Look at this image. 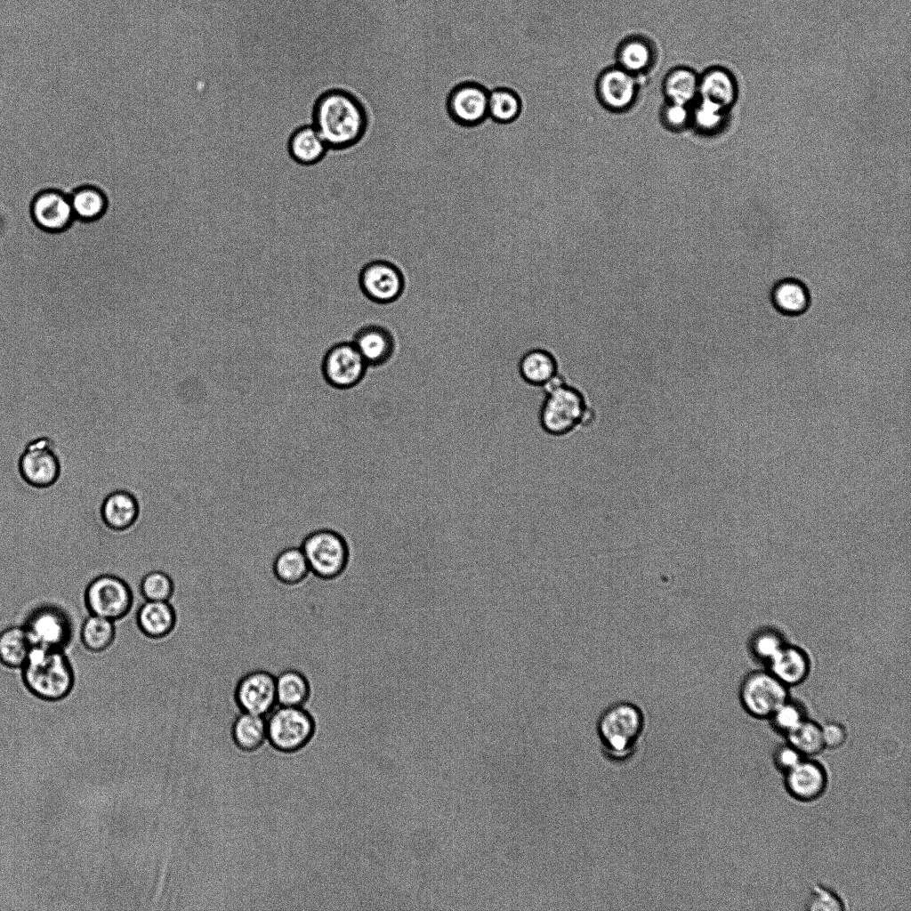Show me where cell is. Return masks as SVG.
I'll return each mask as SVG.
<instances>
[{"label":"cell","mask_w":911,"mask_h":911,"mask_svg":"<svg viewBox=\"0 0 911 911\" xmlns=\"http://www.w3.org/2000/svg\"><path fill=\"white\" fill-rule=\"evenodd\" d=\"M647 729L643 708L631 700H618L607 705L596 721V734L602 755L610 762L622 764L636 754Z\"/></svg>","instance_id":"cell-1"},{"label":"cell","mask_w":911,"mask_h":911,"mask_svg":"<svg viewBox=\"0 0 911 911\" xmlns=\"http://www.w3.org/2000/svg\"><path fill=\"white\" fill-rule=\"evenodd\" d=\"M544 398L538 410L541 430L551 437H563L589 425L595 418L583 390L560 373L541 387Z\"/></svg>","instance_id":"cell-2"},{"label":"cell","mask_w":911,"mask_h":911,"mask_svg":"<svg viewBox=\"0 0 911 911\" xmlns=\"http://www.w3.org/2000/svg\"><path fill=\"white\" fill-rule=\"evenodd\" d=\"M367 124L364 107L346 92H328L316 104L314 127L327 147L345 148L354 145L364 136Z\"/></svg>","instance_id":"cell-3"},{"label":"cell","mask_w":911,"mask_h":911,"mask_svg":"<svg viewBox=\"0 0 911 911\" xmlns=\"http://www.w3.org/2000/svg\"><path fill=\"white\" fill-rule=\"evenodd\" d=\"M20 670L26 689L44 701L62 700L75 686L73 665L62 649L33 647Z\"/></svg>","instance_id":"cell-4"},{"label":"cell","mask_w":911,"mask_h":911,"mask_svg":"<svg viewBox=\"0 0 911 911\" xmlns=\"http://www.w3.org/2000/svg\"><path fill=\"white\" fill-rule=\"evenodd\" d=\"M311 576L324 582L340 579L347 571L351 547L347 537L336 529L321 528L308 533L301 544Z\"/></svg>","instance_id":"cell-5"},{"label":"cell","mask_w":911,"mask_h":911,"mask_svg":"<svg viewBox=\"0 0 911 911\" xmlns=\"http://www.w3.org/2000/svg\"><path fill=\"white\" fill-rule=\"evenodd\" d=\"M266 722L267 739L276 750L285 754L307 746L317 730L316 718L306 706L277 705Z\"/></svg>","instance_id":"cell-6"},{"label":"cell","mask_w":911,"mask_h":911,"mask_svg":"<svg viewBox=\"0 0 911 911\" xmlns=\"http://www.w3.org/2000/svg\"><path fill=\"white\" fill-rule=\"evenodd\" d=\"M21 625L33 647L65 650L73 638V623L68 611L52 603L35 607Z\"/></svg>","instance_id":"cell-7"},{"label":"cell","mask_w":911,"mask_h":911,"mask_svg":"<svg viewBox=\"0 0 911 911\" xmlns=\"http://www.w3.org/2000/svg\"><path fill=\"white\" fill-rule=\"evenodd\" d=\"M61 461L54 441L40 437L28 442L18 460L21 480L36 489L54 486L61 475Z\"/></svg>","instance_id":"cell-8"},{"label":"cell","mask_w":911,"mask_h":911,"mask_svg":"<svg viewBox=\"0 0 911 911\" xmlns=\"http://www.w3.org/2000/svg\"><path fill=\"white\" fill-rule=\"evenodd\" d=\"M367 370V363L354 344L345 338L329 346L321 359V375L335 390L347 391L356 388Z\"/></svg>","instance_id":"cell-9"},{"label":"cell","mask_w":911,"mask_h":911,"mask_svg":"<svg viewBox=\"0 0 911 911\" xmlns=\"http://www.w3.org/2000/svg\"><path fill=\"white\" fill-rule=\"evenodd\" d=\"M90 614L117 621L131 611L133 595L129 584L121 577L104 574L94 577L84 593Z\"/></svg>","instance_id":"cell-10"},{"label":"cell","mask_w":911,"mask_h":911,"mask_svg":"<svg viewBox=\"0 0 911 911\" xmlns=\"http://www.w3.org/2000/svg\"><path fill=\"white\" fill-rule=\"evenodd\" d=\"M787 688L770 670H757L743 679L739 699L743 708L753 717L770 719L789 698Z\"/></svg>","instance_id":"cell-11"},{"label":"cell","mask_w":911,"mask_h":911,"mask_svg":"<svg viewBox=\"0 0 911 911\" xmlns=\"http://www.w3.org/2000/svg\"><path fill=\"white\" fill-rule=\"evenodd\" d=\"M232 697L239 712L266 717L278 705L276 675L263 669L251 670L237 681Z\"/></svg>","instance_id":"cell-12"},{"label":"cell","mask_w":911,"mask_h":911,"mask_svg":"<svg viewBox=\"0 0 911 911\" xmlns=\"http://www.w3.org/2000/svg\"><path fill=\"white\" fill-rule=\"evenodd\" d=\"M489 89L472 81H463L455 85L446 101L449 118L458 125L474 127L488 118Z\"/></svg>","instance_id":"cell-13"},{"label":"cell","mask_w":911,"mask_h":911,"mask_svg":"<svg viewBox=\"0 0 911 911\" xmlns=\"http://www.w3.org/2000/svg\"><path fill=\"white\" fill-rule=\"evenodd\" d=\"M29 213L33 223L49 234L65 232L76 222L69 193L55 188L39 190L32 198Z\"/></svg>","instance_id":"cell-14"},{"label":"cell","mask_w":911,"mask_h":911,"mask_svg":"<svg viewBox=\"0 0 911 911\" xmlns=\"http://www.w3.org/2000/svg\"><path fill=\"white\" fill-rule=\"evenodd\" d=\"M358 282L365 296L380 303L393 301L403 288L399 270L391 262L382 260L363 265L358 273Z\"/></svg>","instance_id":"cell-15"},{"label":"cell","mask_w":911,"mask_h":911,"mask_svg":"<svg viewBox=\"0 0 911 911\" xmlns=\"http://www.w3.org/2000/svg\"><path fill=\"white\" fill-rule=\"evenodd\" d=\"M785 775V786L797 801L810 802L820 798L828 785L825 767L816 760L804 757Z\"/></svg>","instance_id":"cell-16"},{"label":"cell","mask_w":911,"mask_h":911,"mask_svg":"<svg viewBox=\"0 0 911 911\" xmlns=\"http://www.w3.org/2000/svg\"><path fill=\"white\" fill-rule=\"evenodd\" d=\"M635 76L618 66L605 69L598 77L597 96L608 109L620 112L629 109L637 97Z\"/></svg>","instance_id":"cell-17"},{"label":"cell","mask_w":911,"mask_h":911,"mask_svg":"<svg viewBox=\"0 0 911 911\" xmlns=\"http://www.w3.org/2000/svg\"><path fill=\"white\" fill-rule=\"evenodd\" d=\"M103 524L110 530L123 532L137 522L141 506L135 495L126 489H117L106 496L100 509Z\"/></svg>","instance_id":"cell-18"},{"label":"cell","mask_w":911,"mask_h":911,"mask_svg":"<svg viewBox=\"0 0 911 911\" xmlns=\"http://www.w3.org/2000/svg\"><path fill=\"white\" fill-rule=\"evenodd\" d=\"M348 340L354 344L367 367L384 364L392 355L391 335L380 326H361L351 334Z\"/></svg>","instance_id":"cell-19"},{"label":"cell","mask_w":911,"mask_h":911,"mask_svg":"<svg viewBox=\"0 0 911 911\" xmlns=\"http://www.w3.org/2000/svg\"><path fill=\"white\" fill-rule=\"evenodd\" d=\"M136 623L145 636L160 640L175 630L178 615L170 601H146L137 611Z\"/></svg>","instance_id":"cell-20"},{"label":"cell","mask_w":911,"mask_h":911,"mask_svg":"<svg viewBox=\"0 0 911 911\" xmlns=\"http://www.w3.org/2000/svg\"><path fill=\"white\" fill-rule=\"evenodd\" d=\"M698 98L729 111L738 98L734 76L722 67L708 69L699 76Z\"/></svg>","instance_id":"cell-21"},{"label":"cell","mask_w":911,"mask_h":911,"mask_svg":"<svg viewBox=\"0 0 911 911\" xmlns=\"http://www.w3.org/2000/svg\"><path fill=\"white\" fill-rule=\"evenodd\" d=\"M770 299L773 308L786 317H797L806 312L811 300L806 285L795 278H785L774 283Z\"/></svg>","instance_id":"cell-22"},{"label":"cell","mask_w":911,"mask_h":911,"mask_svg":"<svg viewBox=\"0 0 911 911\" xmlns=\"http://www.w3.org/2000/svg\"><path fill=\"white\" fill-rule=\"evenodd\" d=\"M271 572L278 584L286 588H297L311 576L307 559L300 546H288L273 559Z\"/></svg>","instance_id":"cell-23"},{"label":"cell","mask_w":911,"mask_h":911,"mask_svg":"<svg viewBox=\"0 0 911 911\" xmlns=\"http://www.w3.org/2000/svg\"><path fill=\"white\" fill-rule=\"evenodd\" d=\"M770 671L786 686L802 682L810 673V661L805 651L786 643L769 662Z\"/></svg>","instance_id":"cell-24"},{"label":"cell","mask_w":911,"mask_h":911,"mask_svg":"<svg viewBox=\"0 0 911 911\" xmlns=\"http://www.w3.org/2000/svg\"><path fill=\"white\" fill-rule=\"evenodd\" d=\"M69 199L76 221L93 223L101 219L109 207L105 191L94 184L85 183L75 188Z\"/></svg>","instance_id":"cell-25"},{"label":"cell","mask_w":911,"mask_h":911,"mask_svg":"<svg viewBox=\"0 0 911 911\" xmlns=\"http://www.w3.org/2000/svg\"><path fill=\"white\" fill-rule=\"evenodd\" d=\"M560 373L554 353L537 348L527 351L520 360L519 374L528 385L541 388Z\"/></svg>","instance_id":"cell-26"},{"label":"cell","mask_w":911,"mask_h":911,"mask_svg":"<svg viewBox=\"0 0 911 911\" xmlns=\"http://www.w3.org/2000/svg\"><path fill=\"white\" fill-rule=\"evenodd\" d=\"M312 694V684L303 672L289 668L276 675L278 705L306 706Z\"/></svg>","instance_id":"cell-27"},{"label":"cell","mask_w":911,"mask_h":911,"mask_svg":"<svg viewBox=\"0 0 911 911\" xmlns=\"http://www.w3.org/2000/svg\"><path fill=\"white\" fill-rule=\"evenodd\" d=\"M231 738L240 750L254 752L267 739L266 717L239 712L231 725Z\"/></svg>","instance_id":"cell-28"},{"label":"cell","mask_w":911,"mask_h":911,"mask_svg":"<svg viewBox=\"0 0 911 911\" xmlns=\"http://www.w3.org/2000/svg\"><path fill=\"white\" fill-rule=\"evenodd\" d=\"M699 76L686 67L669 71L663 84L667 101L691 106L698 99Z\"/></svg>","instance_id":"cell-29"},{"label":"cell","mask_w":911,"mask_h":911,"mask_svg":"<svg viewBox=\"0 0 911 911\" xmlns=\"http://www.w3.org/2000/svg\"><path fill=\"white\" fill-rule=\"evenodd\" d=\"M617 66L636 76L647 71L654 62V49L650 43L641 36L624 40L617 52Z\"/></svg>","instance_id":"cell-30"},{"label":"cell","mask_w":911,"mask_h":911,"mask_svg":"<svg viewBox=\"0 0 911 911\" xmlns=\"http://www.w3.org/2000/svg\"><path fill=\"white\" fill-rule=\"evenodd\" d=\"M32 648L22 625H11L0 633V663L7 668L20 669Z\"/></svg>","instance_id":"cell-31"},{"label":"cell","mask_w":911,"mask_h":911,"mask_svg":"<svg viewBox=\"0 0 911 911\" xmlns=\"http://www.w3.org/2000/svg\"><path fill=\"white\" fill-rule=\"evenodd\" d=\"M523 101L520 93L507 86L489 90L488 118L500 125L515 122L521 115Z\"/></svg>","instance_id":"cell-32"},{"label":"cell","mask_w":911,"mask_h":911,"mask_svg":"<svg viewBox=\"0 0 911 911\" xmlns=\"http://www.w3.org/2000/svg\"><path fill=\"white\" fill-rule=\"evenodd\" d=\"M116 634L115 621L93 614L85 618L80 628L81 642L93 653L107 650L113 644Z\"/></svg>","instance_id":"cell-33"},{"label":"cell","mask_w":911,"mask_h":911,"mask_svg":"<svg viewBox=\"0 0 911 911\" xmlns=\"http://www.w3.org/2000/svg\"><path fill=\"white\" fill-rule=\"evenodd\" d=\"M327 149V145L314 126H305L297 130L289 141L292 157L304 165L318 161Z\"/></svg>","instance_id":"cell-34"},{"label":"cell","mask_w":911,"mask_h":911,"mask_svg":"<svg viewBox=\"0 0 911 911\" xmlns=\"http://www.w3.org/2000/svg\"><path fill=\"white\" fill-rule=\"evenodd\" d=\"M691 125L704 134L718 133L725 128L728 110L698 98L690 107Z\"/></svg>","instance_id":"cell-35"},{"label":"cell","mask_w":911,"mask_h":911,"mask_svg":"<svg viewBox=\"0 0 911 911\" xmlns=\"http://www.w3.org/2000/svg\"><path fill=\"white\" fill-rule=\"evenodd\" d=\"M788 743L804 757H812L825 749L821 726L808 718L786 735Z\"/></svg>","instance_id":"cell-36"},{"label":"cell","mask_w":911,"mask_h":911,"mask_svg":"<svg viewBox=\"0 0 911 911\" xmlns=\"http://www.w3.org/2000/svg\"><path fill=\"white\" fill-rule=\"evenodd\" d=\"M140 591L146 601H170L174 594L175 584L167 573L152 570L141 578Z\"/></svg>","instance_id":"cell-37"},{"label":"cell","mask_w":911,"mask_h":911,"mask_svg":"<svg viewBox=\"0 0 911 911\" xmlns=\"http://www.w3.org/2000/svg\"><path fill=\"white\" fill-rule=\"evenodd\" d=\"M786 643L783 635L777 630L763 628L754 633L749 649L756 659L769 664Z\"/></svg>","instance_id":"cell-38"},{"label":"cell","mask_w":911,"mask_h":911,"mask_svg":"<svg viewBox=\"0 0 911 911\" xmlns=\"http://www.w3.org/2000/svg\"><path fill=\"white\" fill-rule=\"evenodd\" d=\"M807 719L804 707L788 698L770 717L773 728L778 733L788 735Z\"/></svg>","instance_id":"cell-39"},{"label":"cell","mask_w":911,"mask_h":911,"mask_svg":"<svg viewBox=\"0 0 911 911\" xmlns=\"http://www.w3.org/2000/svg\"><path fill=\"white\" fill-rule=\"evenodd\" d=\"M808 910H844L846 906L841 896L832 889L816 884L810 891L806 902Z\"/></svg>","instance_id":"cell-40"},{"label":"cell","mask_w":911,"mask_h":911,"mask_svg":"<svg viewBox=\"0 0 911 911\" xmlns=\"http://www.w3.org/2000/svg\"><path fill=\"white\" fill-rule=\"evenodd\" d=\"M690 107L667 101L661 110L662 123L672 131L685 129L689 125H691Z\"/></svg>","instance_id":"cell-41"},{"label":"cell","mask_w":911,"mask_h":911,"mask_svg":"<svg viewBox=\"0 0 911 911\" xmlns=\"http://www.w3.org/2000/svg\"><path fill=\"white\" fill-rule=\"evenodd\" d=\"M773 763L778 770L786 773L804 758L790 743L778 746L772 755Z\"/></svg>","instance_id":"cell-42"},{"label":"cell","mask_w":911,"mask_h":911,"mask_svg":"<svg viewBox=\"0 0 911 911\" xmlns=\"http://www.w3.org/2000/svg\"><path fill=\"white\" fill-rule=\"evenodd\" d=\"M821 730L825 748L837 749L845 744L848 733L840 722H827L821 726Z\"/></svg>","instance_id":"cell-43"}]
</instances>
